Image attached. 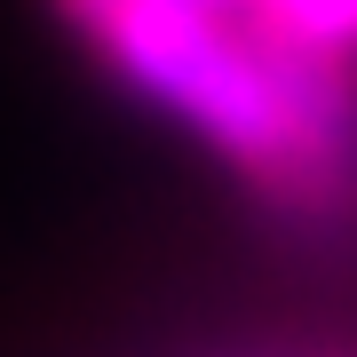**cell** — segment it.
Here are the masks:
<instances>
[{"instance_id":"obj_1","label":"cell","mask_w":357,"mask_h":357,"mask_svg":"<svg viewBox=\"0 0 357 357\" xmlns=\"http://www.w3.org/2000/svg\"><path fill=\"white\" fill-rule=\"evenodd\" d=\"M255 24H270L294 48H318V56H342L357 64V0H238Z\"/></svg>"},{"instance_id":"obj_2","label":"cell","mask_w":357,"mask_h":357,"mask_svg":"<svg viewBox=\"0 0 357 357\" xmlns=\"http://www.w3.org/2000/svg\"><path fill=\"white\" fill-rule=\"evenodd\" d=\"M302 357H357V342H333V333H318V342H310Z\"/></svg>"}]
</instances>
